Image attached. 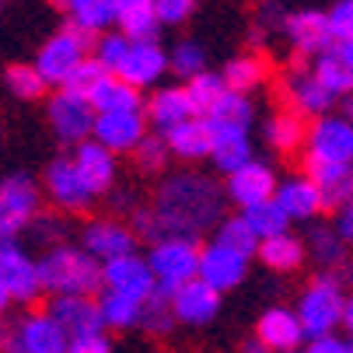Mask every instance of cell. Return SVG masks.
I'll return each instance as SVG.
<instances>
[{"label":"cell","instance_id":"6da1fadb","mask_svg":"<svg viewBox=\"0 0 353 353\" xmlns=\"http://www.w3.org/2000/svg\"><path fill=\"white\" fill-rule=\"evenodd\" d=\"M150 214L158 221L161 238H182L196 241V234H203L224 221V192L217 182L203 175H175L161 182Z\"/></svg>","mask_w":353,"mask_h":353},{"label":"cell","instance_id":"7a4b0ae2","mask_svg":"<svg viewBox=\"0 0 353 353\" xmlns=\"http://www.w3.org/2000/svg\"><path fill=\"white\" fill-rule=\"evenodd\" d=\"M42 290H53V297H94L102 294V263H94L77 245H53L39 259Z\"/></svg>","mask_w":353,"mask_h":353},{"label":"cell","instance_id":"3957f363","mask_svg":"<svg viewBox=\"0 0 353 353\" xmlns=\"http://www.w3.org/2000/svg\"><path fill=\"white\" fill-rule=\"evenodd\" d=\"M343 283L332 276V273H319L305 294H301L297 301V322H301V332H305V339H322V336H332V329L343 322Z\"/></svg>","mask_w":353,"mask_h":353},{"label":"cell","instance_id":"277c9868","mask_svg":"<svg viewBox=\"0 0 353 353\" xmlns=\"http://www.w3.org/2000/svg\"><path fill=\"white\" fill-rule=\"evenodd\" d=\"M70 336L42 315H28L18 322H0V353H67Z\"/></svg>","mask_w":353,"mask_h":353},{"label":"cell","instance_id":"5b68a950","mask_svg":"<svg viewBox=\"0 0 353 353\" xmlns=\"http://www.w3.org/2000/svg\"><path fill=\"white\" fill-rule=\"evenodd\" d=\"M150 276L158 287H182L189 280H196V266H199V248L196 241H182V238H161L150 245V256L143 259Z\"/></svg>","mask_w":353,"mask_h":353},{"label":"cell","instance_id":"8992f818","mask_svg":"<svg viewBox=\"0 0 353 353\" xmlns=\"http://www.w3.org/2000/svg\"><path fill=\"white\" fill-rule=\"evenodd\" d=\"M39 214V185L32 175L14 172L0 182V241H14Z\"/></svg>","mask_w":353,"mask_h":353},{"label":"cell","instance_id":"52a82bcc","mask_svg":"<svg viewBox=\"0 0 353 353\" xmlns=\"http://www.w3.org/2000/svg\"><path fill=\"white\" fill-rule=\"evenodd\" d=\"M308 161L325 165H353V123L343 116H322L308 126L305 137Z\"/></svg>","mask_w":353,"mask_h":353},{"label":"cell","instance_id":"ba28073f","mask_svg":"<svg viewBox=\"0 0 353 353\" xmlns=\"http://www.w3.org/2000/svg\"><path fill=\"white\" fill-rule=\"evenodd\" d=\"M49 126H53L57 140L63 143H84L91 140V130H94V109L88 98H77L70 91H57L49 98Z\"/></svg>","mask_w":353,"mask_h":353},{"label":"cell","instance_id":"9c48e42d","mask_svg":"<svg viewBox=\"0 0 353 353\" xmlns=\"http://www.w3.org/2000/svg\"><path fill=\"white\" fill-rule=\"evenodd\" d=\"M0 283L8 287L11 301H35L42 294V280H39V263L18 241H0Z\"/></svg>","mask_w":353,"mask_h":353},{"label":"cell","instance_id":"30bf717a","mask_svg":"<svg viewBox=\"0 0 353 353\" xmlns=\"http://www.w3.org/2000/svg\"><path fill=\"white\" fill-rule=\"evenodd\" d=\"M94 263H112L123 256H137V238L133 231L116 221V217H102V221H88L84 228V245H81Z\"/></svg>","mask_w":353,"mask_h":353},{"label":"cell","instance_id":"8fae6325","mask_svg":"<svg viewBox=\"0 0 353 353\" xmlns=\"http://www.w3.org/2000/svg\"><path fill=\"white\" fill-rule=\"evenodd\" d=\"M84 57H88V49L63 28V32H57L53 39L39 49V60H35L32 67H35V74L46 81V88H49V84H60V88H63V81L74 74V67H77Z\"/></svg>","mask_w":353,"mask_h":353},{"label":"cell","instance_id":"7c38bea8","mask_svg":"<svg viewBox=\"0 0 353 353\" xmlns=\"http://www.w3.org/2000/svg\"><path fill=\"white\" fill-rule=\"evenodd\" d=\"M46 192L67 214H81V210H88L94 203V192L84 185V179L77 175L70 158H57L53 165L46 168Z\"/></svg>","mask_w":353,"mask_h":353},{"label":"cell","instance_id":"4fadbf2b","mask_svg":"<svg viewBox=\"0 0 353 353\" xmlns=\"http://www.w3.org/2000/svg\"><path fill=\"white\" fill-rule=\"evenodd\" d=\"M94 143H102L109 154H133V147L147 137L143 112H112V116H94Z\"/></svg>","mask_w":353,"mask_h":353},{"label":"cell","instance_id":"5bb4252c","mask_svg":"<svg viewBox=\"0 0 353 353\" xmlns=\"http://www.w3.org/2000/svg\"><path fill=\"white\" fill-rule=\"evenodd\" d=\"M283 32H287L290 46L297 49V57H322V53H329V49L336 46L325 14L322 11H312V8L287 14L283 18Z\"/></svg>","mask_w":353,"mask_h":353},{"label":"cell","instance_id":"9a60e30c","mask_svg":"<svg viewBox=\"0 0 353 353\" xmlns=\"http://www.w3.org/2000/svg\"><path fill=\"white\" fill-rule=\"evenodd\" d=\"M280 98L287 102V109L297 112L301 119H308V116L322 119V116H329V109H332V102H336V98H332L308 70L287 74V81L280 84Z\"/></svg>","mask_w":353,"mask_h":353},{"label":"cell","instance_id":"2e32d148","mask_svg":"<svg viewBox=\"0 0 353 353\" xmlns=\"http://www.w3.org/2000/svg\"><path fill=\"white\" fill-rule=\"evenodd\" d=\"M273 192H276V172L266 161H256V158H252L245 168L231 172L228 189H224V196L231 199V203H238L241 210L263 203V199H273Z\"/></svg>","mask_w":353,"mask_h":353},{"label":"cell","instance_id":"e0dca14e","mask_svg":"<svg viewBox=\"0 0 353 353\" xmlns=\"http://www.w3.org/2000/svg\"><path fill=\"white\" fill-rule=\"evenodd\" d=\"M168 70V53L158 46V42H130V53L126 60L119 63L116 77L130 88H150V84H158Z\"/></svg>","mask_w":353,"mask_h":353},{"label":"cell","instance_id":"ac0fdd59","mask_svg":"<svg viewBox=\"0 0 353 353\" xmlns=\"http://www.w3.org/2000/svg\"><path fill=\"white\" fill-rule=\"evenodd\" d=\"M248 273V259L234 256V252L221 248V245H207L199 248V266H196V280H203L210 290L224 294V290H234Z\"/></svg>","mask_w":353,"mask_h":353},{"label":"cell","instance_id":"d6986e66","mask_svg":"<svg viewBox=\"0 0 353 353\" xmlns=\"http://www.w3.org/2000/svg\"><path fill=\"white\" fill-rule=\"evenodd\" d=\"M46 315L53 319L70 339L105 332L94 297H53V301H49V308H46Z\"/></svg>","mask_w":353,"mask_h":353},{"label":"cell","instance_id":"ffe728a7","mask_svg":"<svg viewBox=\"0 0 353 353\" xmlns=\"http://www.w3.org/2000/svg\"><path fill=\"white\" fill-rule=\"evenodd\" d=\"M221 312V294L210 290L203 280H189L172 290V315L182 325H207Z\"/></svg>","mask_w":353,"mask_h":353},{"label":"cell","instance_id":"44dd1931","mask_svg":"<svg viewBox=\"0 0 353 353\" xmlns=\"http://www.w3.org/2000/svg\"><path fill=\"white\" fill-rule=\"evenodd\" d=\"M102 290L143 301L154 290V276H150V270L140 256H123V259H112V263L102 266Z\"/></svg>","mask_w":353,"mask_h":353},{"label":"cell","instance_id":"7402d4cb","mask_svg":"<svg viewBox=\"0 0 353 353\" xmlns=\"http://www.w3.org/2000/svg\"><path fill=\"white\" fill-rule=\"evenodd\" d=\"M305 179L315 185L322 210H339L353 196V165H325V161H305Z\"/></svg>","mask_w":353,"mask_h":353},{"label":"cell","instance_id":"603a6c76","mask_svg":"<svg viewBox=\"0 0 353 353\" xmlns=\"http://www.w3.org/2000/svg\"><path fill=\"white\" fill-rule=\"evenodd\" d=\"M207 126H210V158L224 175L252 161V140L245 126H228V123H207Z\"/></svg>","mask_w":353,"mask_h":353},{"label":"cell","instance_id":"cb8c5ba5","mask_svg":"<svg viewBox=\"0 0 353 353\" xmlns=\"http://www.w3.org/2000/svg\"><path fill=\"white\" fill-rule=\"evenodd\" d=\"M305 256L319 263L322 273H332L339 283H346L353 276V266H350V256H346V241L332 231V228H315L308 234V245H305Z\"/></svg>","mask_w":353,"mask_h":353},{"label":"cell","instance_id":"d4e9b609","mask_svg":"<svg viewBox=\"0 0 353 353\" xmlns=\"http://www.w3.org/2000/svg\"><path fill=\"white\" fill-rule=\"evenodd\" d=\"M70 161H74L77 175L84 179V185H88L94 196L105 192V189H112V182H116V158L109 154L102 143H94V140L77 143V150H74Z\"/></svg>","mask_w":353,"mask_h":353},{"label":"cell","instance_id":"484cf974","mask_svg":"<svg viewBox=\"0 0 353 353\" xmlns=\"http://www.w3.org/2000/svg\"><path fill=\"white\" fill-rule=\"evenodd\" d=\"M256 339L270 353H290L305 343V332H301V322L290 308H270V312H263V319L256 325Z\"/></svg>","mask_w":353,"mask_h":353},{"label":"cell","instance_id":"4316f807","mask_svg":"<svg viewBox=\"0 0 353 353\" xmlns=\"http://www.w3.org/2000/svg\"><path fill=\"white\" fill-rule=\"evenodd\" d=\"M143 119H150V126H154L158 137H165L175 126H182L185 119H192L185 91L182 88H158L154 94H150V102L143 105Z\"/></svg>","mask_w":353,"mask_h":353},{"label":"cell","instance_id":"83f0119b","mask_svg":"<svg viewBox=\"0 0 353 353\" xmlns=\"http://www.w3.org/2000/svg\"><path fill=\"white\" fill-rule=\"evenodd\" d=\"M116 21L126 42H158L161 25L154 18V0H116Z\"/></svg>","mask_w":353,"mask_h":353},{"label":"cell","instance_id":"f1b7e54d","mask_svg":"<svg viewBox=\"0 0 353 353\" xmlns=\"http://www.w3.org/2000/svg\"><path fill=\"white\" fill-rule=\"evenodd\" d=\"M273 199H276V207L287 214V221H312L322 210L319 192H315V185L305 175H290L287 182H276Z\"/></svg>","mask_w":353,"mask_h":353},{"label":"cell","instance_id":"f546056e","mask_svg":"<svg viewBox=\"0 0 353 353\" xmlns=\"http://www.w3.org/2000/svg\"><path fill=\"white\" fill-rule=\"evenodd\" d=\"M94 116H112V112H143V94L130 84H123L116 74L98 84V91L88 98Z\"/></svg>","mask_w":353,"mask_h":353},{"label":"cell","instance_id":"4dcf8cb0","mask_svg":"<svg viewBox=\"0 0 353 353\" xmlns=\"http://www.w3.org/2000/svg\"><path fill=\"white\" fill-rule=\"evenodd\" d=\"M165 143H168V154H175L182 161L210 158V126H207V119H185L182 126L165 133Z\"/></svg>","mask_w":353,"mask_h":353},{"label":"cell","instance_id":"1f68e13d","mask_svg":"<svg viewBox=\"0 0 353 353\" xmlns=\"http://www.w3.org/2000/svg\"><path fill=\"white\" fill-rule=\"evenodd\" d=\"M256 256L263 259V266H270V270H276V273H294L301 263L308 259V256H305V241L294 238L290 231H283V234H273V238L259 241Z\"/></svg>","mask_w":353,"mask_h":353},{"label":"cell","instance_id":"d6a6232c","mask_svg":"<svg viewBox=\"0 0 353 353\" xmlns=\"http://www.w3.org/2000/svg\"><path fill=\"white\" fill-rule=\"evenodd\" d=\"M224 88L234 91V94H245V91H256L263 81H266V60L259 53H241V57H231L224 63V74H221Z\"/></svg>","mask_w":353,"mask_h":353},{"label":"cell","instance_id":"836d02e7","mask_svg":"<svg viewBox=\"0 0 353 353\" xmlns=\"http://www.w3.org/2000/svg\"><path fill=\"white\" fill-rule=\"evenodd\" d=\"M305 137H308V119H301L290 109L273 112V119L266 123V140H270L273 150H280V154H290V150L305 147Z\"/></svg>","mask_w":353,"mask_h":353},{"label":"cell","instance_id":"e575fe53","mask_svg":"<svg viewBox=\"0 0 353 353\" xmlns=\"http://www.w3.org/2000/svg\"><path fill=\"white\" fill-rule=\"evenodd\" d=\"M182 91H185V102H189V112H192V119H207V116H210V109L217 105V98H221L228 88H224L221 74H210V70H203V74L189 77Z\"/></svg>","mask_w":353,"mask_h":353},{"label":"cell","instance_id":"d590c367","mask_svg":"<svg viewBox=\"0 0 353 353\" xmlns=\"http://www.w3.org/2000/svg\"><path fill=\"white\" fill-rule=\"evenodd\" d=\"M67 14H70L74 28L98 35V32H105L116 21V0H70Z\"/></svg>","mask_w":353,"mask_h":353},{"label":"cell","instance_id":"8d00e7d4","mask_svg":"<svg viewBox=\"0 0 353 353\" xmlns=\"http://www.w3.org/2000/svg\"><path fill=\"white\" fill-rule=\"evenodd\" d=\"M312 77L332 94V98H346L353 94V70L339 60L336 49H329V53L315 57V67H312Z\"/></svg>","mask_w":353,"mask_h":353},{"label":"cell","instance_id":"74e56055","mask_svg":"<svg viewBox=\"0 0 353 353\" xmlns=\"http://www.w3.org/2000/svg\"><path fill=\"white\" fill-rule=\"evenodd\" d=\"M238 217L245 221V228L256 234L259 241H266V238H273V234H283V231L290 228L287 214L276 207V199H263V203H256V207H245Z\"/></svg>","mask_w":353,"mask_h":353},{"label":"cell","instance_id":"f35d334b","mask_svg":"<svg viewBox=\"0 0 353 353\" xmlns=\"http://www.w3.org/2000/svg\"><path fill=\"white\" fill-rule=\"evenodd\" d=\"M94 305H98V315H102V325L105 329H133L140 322V305H143V301H133V297L102 290Z\"/></svg>","mask_w":353,"mask_h":353},{"label":"cell","instance_id":"ab89813d","mask_svg":"<svg viewBox=\"0 0 353 353\" xmlns=\"http://www.w3.org/2000/svg\"><path fill=\"white\" fill-rule=\"evenodd\" d=\"M137 325H143L147 332H154V336L172 332L175 315H172V290L168 287H158L154 283V290H150L143 297V305H140V322Z\"/></svg>","mask_w":353,"mask_h":353},{"label":"cell","instance_id":"60d3db41","mask_svg":"<svg viewBox=\"0 0 353 353\" xmlns=\"http://www.w3.org/2000/svg\"><path fill=\"white\" fill-rule=\"evenodd\" d=\"M214 245L234 252V256H241V259H252V256H256V248H259V238L252 234V231L245 228V221L234 214V217H224V221L217 224V238H214Z\"/></svg>","mask_w":353,"mask_h":353},{"label":"cell","instance_id":"b9f144b4","mask_svg":"<svg viewBox=\"0 0 353 353\" xmlns=\"http://www.w3.org/2000/svg\"><path fill=\"white\" fill-rule=\"evenodd\" d=\"M105 77H112V74H109L102 63H98V60L88 53V57L74 67V74L63 81V88H60V91H70V94H77V98H91V94L98 91V84H102Z\"/></svg>","mask_w":353,"mask_h":353},{"label":"cell","instance_id":"7bdbcfd3","mask_svg":"<svg viewBox=\"0 0 353 353\" xmlns=\"http://www.w3.org/2000/svg\"><path fill=\"white\" fill-rule=\"evenodd\" d=\"M252 102H248V94H234V91H224L221 98H217V105L210 109V116H207V123H228V126H245L248 130V123H252Z\"/></svg>","mask_w":353,"mask_h":353},{"label":"cell","instance_id":"ee69618b","mask_svg":"<svg viewBox=\"0 0 353 353\" xmlns=\"http://www.w3.org/2000/svg\"><path fill=\"white\" fill-rule=\"evenodd\" d=\"M4 84L14 98H21V102H35V98L46 94V81L35 74L32 63H11L4 70Z\"/></svg>","mask_w":353,"mask_h":353},{"label":"cell","instance_id":"f6af8a7d","mask_svg":"<svg viewBox=\"0 0 353 353\" xmlns=\"http://www.w3.org/2000/svg\"><path fill=\"white\" fill-rule=\"evenodd\" d=\"M168 70H175L179 77H196V74H203L207 70V53H203V46L199 42H179L172 49V57H168Z\"/></svg>","mask_w":353,"mask_h":353},{"label":"cell","instance_id":"bcb514c9","mask_svg":"<svg viewBox=\"0 0 353 353\" xmlns=\"http://www.w3.org/2000/svg\"><path fill=\"white\" fill-rule=\"evenodd\" d=\"M133 158H137V168L140 172H161L165 165H168V143H165V137H158V133H147L137 147H133Z\"/></svg>","mask_w":353,"mask_h":353},{"label":"cell","instance_id":"7dc6e473","mask_svg":"<svg viewBox=\"0 0 353 353\" xmlns=\"http://www.w3.org/2000/svg\"><path fill=\"white\" fill-rule=\"evenodd\" d=\"M126 53H130V42L119 35V32H109V35H98L94 39V49H91V57L102 63L109 74H116L119 70V63L126 60Z\"/></svg>","mask_w":353,"mask_h":353},{"label":"cell","instance_id":"c3c4849f","mask_svg":"<svg viewBox=\"0 0 353 353\" xmlns=\"http://www.w3.org/2000/svg\"><path fill=\"white\" fill-rule=\"evenodd\" d=\"M329 21V32H332V42H353V0H339V4L325 14Z\"/></svg>","mask_w":353,"mask_h":353},{"label":"cell","instance_id":"681fc988","mask_svg":"<svg viewBox=\"0 0 353 353\" xmlns=\"http://www.w3.org/2000/svg\"><path fill=\"white\" fill-rule=\"evenodd\" d=\"M196 0H154V18L158 25H182L185 18H192Z\"/></svg>","mask_w":353,"mask_h":353},{"label":"cell","instance_id":"f907efd6","mask_svg":"<svg viewBox=\"0 0 353 353\" xmlns=\"http://www.w3.org/2000/svg\"><path fill=\"white\" fill-rule=\"evenodd\" d=\"M28 228H32L28 234H32L35 241L49 245V248H53V245H60V238H63V224H60L53 214H35Z\"/></svg>","mask_w":353,"mask_h":353},{"label":"cell","instance_id":"816d5d0a","mask_svg":"<svg viewBox=\"0 0 353 353\" xmlns=\"http://www.w3.org/2000/svg\"><path fill=\"white\" fill-rule=\"evenodd\" d=\"M67 353H112V339L105 332L98 336H81V339H70Z\"/></svg>","mask_w":353,"mask_h":353},{"label":"cell","instance_id":"f5cc1de1","mask_svg":"<svg viewBox=\"0 0 353 353\" xmlns=\"http://www.w3.org/2000/svg\"><path fill=\"white\" fill-rule=\"evenodd\" d=\"M332 231H336V234H339L346 245L353 241V196H350L346 203L336 210V228H332Z\"/></svg>","mask_w":353,"mask_h":353},{"label":"cell","instance_id":"db71d44e","mask_svg":"<svg viewBox=\"0 0 353 353\" xmlns=\"http://www.w3.org/2000/svg\"><path fill=\"white\" fill-rule=\"evenodd\" d=\"M305 353H350V343L339 336H322V339H312Z\"/></svg>","mask_w":353,"mask_h":353},{"label":"cell","instance_id":"11a10c76","mask_svg":"<svg viewBox=\"0 0 353 353\" xmlns=\"http://www.w3.org/2000/svg\"><path fill=\"white\" fill-rule=\"evenodd\" d=\"M283 18H287V14L280 11V4H276V0H266V4L259 8V21H263V32H266L270 25H280V28H283Z\"/></svg>","mask_w":353,"mask_h":353},{"label":"cell","instance_id":"9f6ffc18","mask_svg":"<svg viewBox=\"0 0 353 353\" xmlns=\"http://www.w3.org/2000/svg\"><path fill=\"white\" fill-rule=\"evenodd\" d=\"M133 199H137V196H133L130 189L112 192V210H130V214H133V210H137V207H133Z\"/></svg>","mask_w":353,"mask_h":353},{"label":"cell","instance_id":"6f0895ef","mask_svg":"<svg viewBox=\"0 0 353 353\" xmlns=\"http://www.w3.org/2000/svg\"><path fill=\"white\" fill-rule=\"evenodd\" d=\"M339 325H346V332H350V339H353V294L343 301V322Z\"/></svg>","mask_w":353,"mask_h":353},{"label":"cell","instance_id":"680465c9","mask_svg":"<svg viewBox=\"0 0 353 353\" xmlns=\"http://www.w3.org/2000/svg\"><path fill=\"white\" fill-rule=\"evenodd\" d=\"M241 353H270V350H266V346H263L256 336H248V339L241 343Z\"/></svg>","mask_w":353,"mask_h":353},{"label":"cell","instance_id":"91938a15","mask_svg":"<svg viewBox=\"0 0 353 353\" xmlns=\"http://www.w3.org/2000/svg\"><path fill=\"white\" fill-rule=\"evenodd\" d=\"M336 53H339V60H343V63L353 70V42H343V46L336 49Z\"/></svg>","mask_w":353,"mask_h":353},{"label":"cell","instance_id":"94428289","mask_svg":"<svg viewBox=\"0 0 353 353\" xmlns=\"http://www.w3.org/2000/svg\"><path fill=\"white\" fill-rule=\"evenodd\" d=\"M8 308H11V294H8V287H4V283H0V315H4Z\"/></svg>","mask_w":353,"mask_h":353},{"label":"cell","instance_id":"6125c7cd","mask_svg":"<svg viewBox=\"0 0 353 353\" xmlns=\"http://www.w3.org/2000/svg\"><path fill=\"white\" fill-rule=\"evenodd\" d=\"M343 109H346V112H343V119H350V123H353V94H346V98H343Z\"/></svg>","mask_w":353,"mask_h":353},{"label":"cell","instance_id":"be15d7a7","mask_svg":"<svg viewBox=\"0 0 353 353\" xmlns=\"http://www.w3.org/2000/svg\"><path fill=\"white\" fill-rule=\"evenodd\" d=\"M49 4H53V8H63V11H67V4H70V0H49Z\"/></svg>","mask_w":353,"mask_h":353},{"label":"cell","instance_id":"e7e4bbea","mask_svg":"<svg viewBox=\"0 0 353 353\" xmlns=\"http://www.w3.org/2000/svg\"><path fill=\"white\" fill-rule=\"evenodd\" d=\"M0 140H4V126H0Z\"/></svg>","mask_w":353,"mask_h":353},{"label":"cell","instance_id":"03108f58","mask_svg":"<svg viewBox=\"0 0 353 353\" xmlns=\"http://www.w3.org/2000/svg\"><path fill=\"white\" fill-rule=\"evenodd\" d=\"M350 353H353V339H350Z\"/></svg>","mask_w":353,"mask_h":353},{"label":"cell","instance_id":"003e7915","mask_svg":"<svg viewBox=\"0 0 353 353\" xmlns=\"http://www.w3.org/2000/svg\"><path fill=\"white\" fill-rule=\"evenodd\" d=\"M290 353H297V350H290Z\"/></svg>","mask_w":353,"mask_h":353}]
</instances>
